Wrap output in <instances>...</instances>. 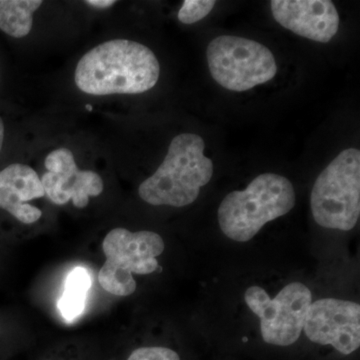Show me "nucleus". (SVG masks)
I'll list each match as a JSON object with an SVG mask.
<instances>
[{
  "label": "nucleus",
  "mask_w": 360,
  "mask_h": 360,
  "mask_svg": "<svg viewBox=\"0 0 360 360\" xmlns=\"http://www.w3.org/2000/svg\"><path fill=\"white\" fill-rule=\"evenodd\" d=\"M155 52L129 39H111L96 45L78 61L75 82L90 96L143 94L160 79Z\"/></svg>",
  "instance_id": "nucleus-1"
},
{
  "label": "nucleus",
  "mask_w": 360,
  "mask_h": 360,
  "mask_svg": "<svg viewBox=\"0 0 360 360\" xmlns=\"http://www.w3.org/2000/svg\"><path fill=\"white\" fill-rule=\"evenodd\" d=\"M205 143L195 134H181L170 142L158 170L139 187V198L151 205L184 207L196 200L213 175V162L205 155Z\"/></svg>",
  "instance_id": "nucleus-2"
},
{
  "label": "nucleus",
  "mask_w": 360,
  "mask_h": 360,
  "mask_svg": "<svg viewBox=\"0 0 360 360\" xmlns=\"http://www.w3.org/2000/svg\"><path fill=\"white\" fill-rule=\"evenodd\" d=\"M295 205L290 180L276 174H260L245 191L225 196L219 208L220 229L232 240L246 243L267 222L288 214Z\"/></svg>",
  "instance_id": "nucleus-3"
},
{
  "label": "nucleus",
  "mask_w": 360,
  "mask_h": 360,
  "mask_svg": "<svg viewBox=\"0 0 360 360\" xmlns=\"http://www.w3.org/2000/svg\"><path fill=\"white\" fill-rule=\"evenodd\" d=\"M312 215L322 227L352 231L360 215V151L347 148L319 174L312 188Z\"/></svg>",
  "instance_id": "nucleus-4"
},
{
  "label": "nucleus",
  "mask_w": 360,
  "mask_h": 360,
  "mask_svg": "<svg viewBox=\"0 0 360 360\" xmlns=\"http://www.w3.org/2000/svg\"><path fill=\"white\" fill-rule=\"evenodd\" d=\"M165 248V241L155 232L112 229L103 243L105 262L98 274L101 288L111 295H132L136 290L132 274L146 276L155 272L158 269L156 258Z\"/></svg>",
  "instance_id": "nucleus-5"
},
{
  "label": "nucleus",
  "mask_w": 360,
  "mask_h": 360,
  "mask_svg": "<svg viewBox=\"0 0 360 360\" xmlns=\"http://www.w3.org/2000/svg\"><path fill=\"white\" fill-rule=\"evenodd\" d=\"M206 58L213 79L231 91H246L269 82L277 73L272 52L245 37H217L208 44Z\"/></svg>",
  "instance_id": "nucleus-6"
},
{
  "label": "nucleus",
  "mask_w": 360,
  "mask_h": 360,
  "mask_svg": "<svg viewBox=\"0 0 360 360\" xmlns=\"http://www.w3.org/2000/svg\"><path fill=\"white\" fill-rule=\"evenodd\" d=\"M245 300L259 319L265 342L288 347L302 335L312 296L307 285L293 283L283 288L274 300L260 286H250L245 291Z\"/></svg>",
  "instance_id": "nucleus-7"
},
{
  "label": "nucleus",
  "mask_w": 360,
  "mask_h": 360,
  "mask_svg": "<svg viewBox=\"0 0 360 360\" xmlns=\"http://www.w3.org/2000/svg\"><path fill=\"white\" fill-rule=\"evenodd\" d=\"M303 329L314 342L352 354L360 345L359 304L335 298L317 300L310 304Z\"/></svg>",
  "instance_id": "nucleus-8"
},
{
  "label": "nucleus",
  "mask_w": 360,
  "mask_h": 360,
  "mask_svg": "<svg viewBox=\"0 0 360 360\" xmlns=\"http://www.w3.org/2000/svg\"><path fill=\"white\" fill-rule=\"evenodd\" d=\"M47 172L42 175L41 184L45 195L56 205L72 201L77 208L89 205L90 198L101 195L104 189L103 179L92 170L79 169L70 149H53L44 160Z\"/></svg>",
  "instance_id": "nucleus-9"
},
{
  "label": "nucleus",
  "mask_w": 360,
  "mask_h": 360,
  "mask_svg": "<svg viewBox=\"0 0 360 360\" xmlns=\"http://www.w3.org/2000/svg\"><path fill=\"white\" fill-rule=\"evenodd\" d=\"M272 15L300 37L326 44L340 28V14L329 0H272Z\"/></svg>",
  "instance_id": "nucleus-10"
},
{
  "label": "nucleus",
  "mask_w": 360,
  "mask_h": 360,
  "mask_svg": "<svg viewBox=\"0 0 360 360\" xmlns=\"http://www.w3.org/2000/svg\"><path fill=\"white\" fill-rule=\"evenodd\" d=\"M44 196L41 179L30 165L13 163L0 172V208L18 221L25 224L37 222L42 212L30 201Z\"/></svg>",
  "instance_id": "nucleus-11"
},
{
  "label": "nucleus",
  "mask_w": 360,
  "mask_h": 360,
  "mask_svg": "<svg viewBox=\"0 0 360 360\" xmlns=\"http://www.w3.org/2000/svg\"><path fill=\"white\" fill-rule=\"evenodd\" d=\"M41 0H0V30L9 37L21 39L30 34L33 15Z\"/></svg>",
  "instance_id": "nucleus-12"
},
{
  "label": "nucleus",
  "mask_w": 360,
  "mask_h": 360,
  "mask_svg": "<svg viewBox=\"0 0 360 360\" xmlns=\"http://www.w3.org/2000/svg\"><path fill=\"white\" fill-rule=\"evenodd\" d=\"M89 288L90 277L86 270L77 267L70 272L66 279L65 292L58 302V309L65 321H73L82 314Z\"/></svg>",
  "instance_id": "nucleus-13"
},
{
  "label": "nucleus",
  "mask_w": 360,
  "mask_h": 360,
  "mask_svg": "<svg viewBox=\"0 0 360 360\" xmlns=\"http://www.w3.org/2000/svg\"><path fill=\"white\" fill-rule=\"evenodd\" d=\"M215 4L213 0H186L179 11V20L184 25H193L212 13Z\"/></svg>",
  "instance_id": "nucleus-14"
},
{
  "label": "nucleus",
  "mask_w": 360,
  "mask_h": 360,
  "mask_svg": "<svg viewBox=\"0 0 360 360\" xmlns=\"http://www.w3.org/2000/svg\"><path fill=\"white\" fill-rule=\"evenodd\" d=\"M127 360H180V357L169 348L153 347L137 348Z\"/></svg>",
  "instance_id": "nucleus-15"
},
{
  "label": "nucleus",
  "mask_w": 360,
  "mask_h": 360,
  "mask_svg": "<svg viewBox=\"0 0 360 360\" xmlns=\"http://www.w3.org/2000/svg\"><path fill=\"white\" fill-rule=\"evenodd\" d=\"M85 4L90 6L98 7V8H106V7L112 6L116 1H113V0H89V1H85Z\"/></svg>",
  "instance_id": "nucleus-16"
},
{
  "label": "nucleus",
  "mask_w": 360,
  "mask_h": 360,
  "mask_svg": "<svg viewBox=\"0 0 360 360\" xmlns=\"http://www.w3.org/2000/svg\"><path fill=\"white\" fill-rule=\"evenodd\" d=\"M4 123L0 116V153H1L2 146H4Z\"/></svg>",
  "instance_id": "nucleus-17"
},
{
  "label": "nucleus",
  "mask_w": 360,
  "mask_h": 360,
  "mask_svg": "<svg viewBox=\"0 0 360 360\" xmlns=\"http://www.w3.org/2000/svg\"><path fill=\"white\" fill-rule=\"evenodd\" d=\"M0 82H1V75H0Z\"/></svg>",
  "instance_id": "nucleus-18"
}]
</instances>
